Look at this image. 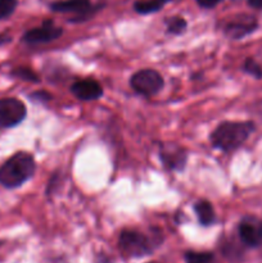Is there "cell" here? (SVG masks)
Masks as SVG:
<instances>
[{
  "label": "cell",
  "instance_id": "15",
  "mask_svg": "<svg viewBox=\"0 0 262 263\" xmlns=\"http://www.w3.org/2000/svg\"><path fill=\"white\" fill-rule=\"evenodd\" d=\"M166 26L167 31H169L170 33H172V35H181V33L185 32V30H186L188 23L186 21H185V18L176 15V17L167 18Z\"/></svg>",
  "mask_w": 262,
  "mask_h": 263
},
{
  "label": "cell",
  "instance_id": "1",
  "mask_svg": "<svg viewBox=\"0 0 262 263\" xmlns=\"http://www.w3.org/2000/svg\"><path fill=\"white\" fill-rule=\"evenodd\" d=\"M36 163L27 152H18L0 167V184L7 189H15L25 184L35 174Z\"/></svg>",
  "mask_w": 262,
  "mask_h": 263
},
{
  "label": "cell",
  "instance_id": "7",
  "mask_svg": "<svg viewBox=\"0 0 262 263\" xmlns=\"http://www.w3.org/2000/svg\"><path fill=\"white\" fill-rule=\"evenodd\" d=\"M159 158L164 168L170 171H182L186 166L188 153L182 146L175 143H164L159 145Z\"/></svg>",
  "mask_w": 262,
  "mask_h": 263
},
{
  "label": "cell",
  "instance_id": "19",
  "mask_svg": "<svg viewBox=\"0 0 262 263\" xmlns=\"http://www.w3.org/2000/svg\"><path fill=\"white\" fill-rule=\"evenodd\" d=\"M31 99L35 100V102H39V103H48L49 100L51 99V95L49 94V92L46 91H38V92H33V94H31Z\"/></svg>",
  "mask_w": 262,
  "mask_h": 263
},
{
  "label": "cell",
  "instance_id": "2",
  "mask_svg": "<svg viewBox=\"0 0 262 263\" xmlns=\"http://www.w3.org/2000/svg\"><path fill=\"white\" fill-rule=\"evenodd\" d=\"M253 131L254 125L252 122L225 121L211 133L210 141L215 149L230 153L243 145Z\"/></svg>",
  "mask_w": 262,
  "mask_h": 263
},
{
  "label": "cell",
  "instance_id": "14",
  "mask_svg": "<svg viewBox=\"0 0 262 263\" xmlns=\"http://www.w3.org/2000/svg\"><path fill=\"white\" fill-rule=\"evenodd\" d=\"M184 259L186 263H212L215 257L211 252L188 251L184 253Z\"/></svg>",
  "mask_w": 262,
  "mask_h": 263
},
{
  "label": "cell",
  "instance_id": "8",
  "mask_svg": "<svg viewBox=\"0 0 262 263\" xmlns=\"http://www.w3.org/2000/svg\"><path fill=\"white\" fill-rule=\"evenodd\" d=\"M63 35V30L62 27L54 25L51 20L45 21L40 27H35L32 30L27 31L23 35L22 40L25 43L31 44V45H36V44H45L50 43V41L57 40Z\"/></svg>",
  "mask_w": 262,
  "mask_h": 263
},
{
  "label": "cell",
  "instance_id": "3",
  "mask_svg": "<svg viewBox=\"0 0 262 263\" xmlns=\"http://www.w3.org/2000/svg\"><path fill=\"white\" fill-rule=\"evenodd\" d=\"M154 244L156 243L153 239L136 230L121 231L118 238V247L121 252L133 258H141L152 254L154 251Z\"/></svg>",
  "mask_w": 262,
  "mask_h": 263
},
{
  "label": "cell",
  "instance_id": "11",
  "mask_svg": "<svg viewBox=\"0 0 262 263\" xmlns=\"http://www.w3.org/2000/svg\"><path fill=\"white\" fill-rule=\"evenodd\" d=\"M257 27V22L253 17H238L228 22L223 27V32L228 37L239 40L244 36L253 32Z\"/></svg>",
  "mask_w": 262,
  "mask_h": 263
},
{
  "label": "cell",
  "instance_id": "10",
  "mask_svg": "<svg viewBox=\"0 0 262 263\" xmlns=\"http://www.w3.org/2000/svg\"><path fill=\"white\" fill-rule=\"evenodd\" d=\"M71 92L80 100L91 102L99 99L103 95V87L98 81L92 79H84L71 85Z\"/></svg>",
  "mask_w": 262,
  "mask_h": 263
},
{
  "label": "cell",
  "instance_id": "13",
  "mask_svg": "<svg viewBox=\"0 0 262 263\" xmlns=\"http://www.w3.org/2000/svg\"><path fill=\"white\" fill-rule=\"evenodd\" d=\"M167 2L170 0H139L134 4V9L140 14H149L162 9Z\"/></svg>",
  "mask_w": 262,
  "mask_h": 263
},
{
  "label": "cell",
  "instance_id": "4",
  "mask_svg": "<svg viewBox=\"0 0 262 263\" xmlns=\"http://www.w3.org/2000/svg\"><path fill=\"white\" fill-rule=\"evenodd\" d=\"M130 86L143 97H153L164 86V80L158 71L152 68L140 69L130 77Z\"/></svg>",
  "mask_w": 262,
  "mask_h": 263
},
{
  "label": "cell",
  "instance_id": "23",
  "mask_svg": "<svg viewBox=\"0 0 262 263\" xmlns=\"http://www.w3.org/2000/svg\"><path fill=\"white\" fill-rule=\"evenodd\" d=\"M146 263H154V262H146Z\"/></svg>",
  "mask_w": 262,
  "mask_h": 263
},
{
  "label": "cell",
  "instance_id": "17",
  "mask_svg": "<svg viewBox=\"0 0 262 263\" xmlns=\"http://www.w3.org/2000/svg\"><path fill=\"white\" fill-rule=\"evenodd\" d=\"M17 0H0V20L10 17L17 8Z\"/></svg>",
  "mask_w": 262,
  "mask_h": 263
},
{
  "label": "cell",
  "instance_id": "5",
  "mask_svg": "<svg viewBox=\"0 0 262 263\" xmlns=\"http://www.w3.org/2000/svg\"><path fill=\"white\" fill-rule=\"evenodd\" d=\"M27 116L25 103L17 98L0 99V128H10L20 125Z\"/></svg>",
  "mask_w": 262,
  "mask_h": 263
},
{
  "label": "cell",
  "instance_id": "20",
  "mask_svg": "<svg viewBox=\"0 0 262 263\" xmlns=\"http://www.w3.org/2000/svg\"><path fill=\"white\" fill-rule=\"evenodd\" d=\"M197 2L199 4V7L204 8V9H212V8H215L222 0H197Z\"/></svg>",
  "mask_w": 262,
  "mask_h": 263
},
{
  "label": "cell",
  "instance_id": "9",
  "mask_svg": "<svg viewBox=\"0 0 262 263\" xmlns=\"http://www.w3.org/2000/svg\"><path fill=\"white\" fill-rule=\"evenodd\" d=\"M239 239L244 246L256 248L262 244V222L254 218H244L238 228Z\"/></svg>",
  "mask_w": 262,
  "mask_h": 263
},
{
  "label": "cell",
  "instance_id": "12",
  "mask_svg": "<svg viewBox=\"0 0 262 263\" xmlns=\"http://www.w3.org/2000/svg\"><path fill=\"white\" fill-rule=\"evenodd\" d=\"M194 212L202 226H211L216 222L215 210L208 200H198L194 204Z\"/></svg>",
  "mask_w": 262,
  "mask_h": 263
},
{
  "label": "cell",
  "instance_id": "6",
  "mask_svg": "<svg viewBox=\"0 0 262 263\" xmlns=\"http://www.w3.org/2000/svg\"><path fill=\"white\" fill-rule=\"evenodd\" d=\"M51 10L59 13H74L71 22H82L91 17L99 7H92L89 0H61L50 5Z\"/></svg>",
  "mask_w": 262,
  "mask_h": 263
},
{
  "label": "cell",
  "instance_id": "16",
  "mask_svg": "<svg viewBox=\"0 0 262 263\" xmlns=\"http://www.w3.org/2000/svg\"><path fill=\"white\" fill-rule=\"evenodd\" d=\"M12 74L17 79L23 80V81L33 82V84H38L40 82V77L36 72H33L32 69L28 68V67H17V68L13 69Z\"/></svg>",
  "mask_w": 262,
  "mask_h": 263
},
{
  "label": "cell",
  "instance_id": "18",
  "mask_svg": "<svg viewBox=\"0 0 262 263\" xmlns=\"http://www.w3.org/2000/svg\"><path fill=\"white\" fill-rule=\"evenodd\" d=\"M243 69L247 72V73H249L251 76H253L254 79H262V67L259 66L258 63H257L254 59L252 58H248L246 62H244V66H243Z\"/></svg>",
  "mask_w": 262,
  "mask_h": 263
},
{
  "label": "cell",
  "instance_id": "22",
  "mask_svg": "<svg viewBox=\"0 0 262 263\" xmlns=\"http://www.w3.org/2000/svg\"><path fill=\"white\" fill-rule=\"evenodd\" d=\"M99 263H112V259L109 258H105V257H100L99 258Z\"/></svg>",
  "mask_w": 262,
  "mask_h": 263
},
{
  "label": "cell",
  "instance_id": "21",
  "mask_svg": "<svg viewBox=\"0 0 262 263\" xmlns=\"http://www.w3.org/2000/svg\"><path fill=\"white\" fill-rule=\"evenodd\" d=\"M248 4L252 8H256V9H262V0H247Z\"/></svg>",
  "mask_w": 262,
  "mask_h": 263
}]
</instances>
